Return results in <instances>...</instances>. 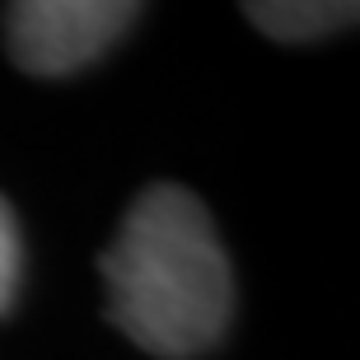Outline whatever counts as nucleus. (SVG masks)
Listing matches in <instances>:
<instances>
[{
    "label": "nucleus",
    "instance_id": "nucleus-2",
    "mask_svg": "<svg viewBox=\"0 0 360 360\" xmlns=\"http://www.w3.org/2000/svg\"><path fill=\"white\" fill-rule=\"evenodd\" d=\"M141 19L131 0H14L5 42L28 75H70L89 66Z\"/></svg>",
    "mask_w": 360,
    "mask_h": 360
},
{
    "label": "nucleus",
    "instance_id": "nucleus-3",
    "mask_svg": "<svg viewBox=\"0 0 360 360\" xmlns=\"http://www.w3.org/2000/svg\"><path fill=\"white\" fill-rule=\"evenodd\" d=\"M243 14L253 19V28H262L267 38L281 42H314L328 38L337 28L356 24V5H342V0H267V5H243Z\"/></svg>",
    "mask_w": 360,
    "mask_h": 360
},
{
    "label": "nucleus",
    "instance_id": "nucleus-1",
    "mask_svg": "<svg viewBox=\"0 0 360 360\" xmlns=\"http://www.w3.org/2000/svg\"><path fill=\"white\" fill-rule=\"evenodd\" d=\"M98 271L108 319L150 356L192 360L225 337L234 267L211 211L187 187H146L103 248Z\"/></svg>",
    "mask_w": 360,
    "mask_h": 360
},
{
    "label": "nucleus",
    "instance_id": "nucleus-4",
    "mask_svg": "<svg viewBox=\"0 0 360 360\" xmlns=\"http://www.w3.org/2000/svg\"><path fill=\"white\" fill-rule=\"evenodd\" d=\"M19 262H24V248H19V225H14L10 201L0 197V314L14 304V285H19Z\"/></svg>",
    "mask_w": 360,
    "mask_h": 360
}]
</instances>
